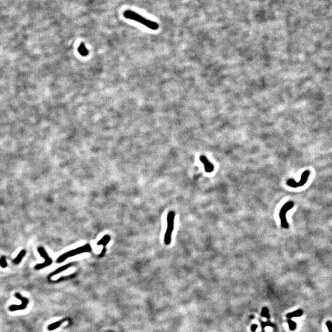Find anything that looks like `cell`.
<instances>
[{
    "instance_id": "cell-1",
    "label": "cell",
    "mask_w": 332,
    "mask_h": 332,
    "mask_svg": "<svg viewBox=\"0 0 332 332\" xmlns=\"http://www.w3.org/2000/svg\"><path fill=\"white\" fill-rule=\"evenodd\" d=\"M124 17L127 19L132 20L134 21H136L137 22H139L141 24H143L144 25L146 26L147 28L153 30H156L159 29V24L155 22L151 21L150 20L147 19L144 17L140 15V14H137V12L130 11V10H127L124 11L123 14Z\"/></svg>"
},
{
    "instance_id": "cell-2",
    "label": "cell",
    "mask_w": 332,
    "mask_h": 332,
    "mask_svg": "<svg viewBox=\"0 0 332 332\" xmlns=\"http://www.w3.org/2000/svg\"><path fill=\"white\" fill-rule=\"evenodd\" d=\"M175 213L174 211H170L168 213L167 216V229H166L164 242L166 246H169L172 241V234L174 229V221H175Z\"/></svg>"
},
{
    "instance_id": "cell-3",
    "label": "cell",
    "mask_w": 332,
    "mask_h": 332,
    "mask_svg": "<svg viewBox=\"0 0 332 332\" xmlns=\"http://www.w3.org/2000/svg\"><path fill=\"white\" fill-rule=\"evenodd\" d=\"M92 250V247L89 244H85L84 246H82L81 247H79L75 249L71 250L67 252H65V253L60 255L57 259V263H62L64 261H65L67 258L69 257H72L73 256H76L83 253L86 252H90Z\"/></svg>"
},
{
    "instance_id": "cell-4",
    "label": "cell",
    "mask_w": 332,
    "mask_h": 332,
    "mask_svg": "<svg viewBox=\"0 0 332 332\" xmlns=\"http://www.w3.org/2000/svg\"><path fill=\"white\" fill-rule=\"evenodd\" d=\"M294 205L295 204L293 201H289L284 204L280 210L279 215L280 220V225L281 227L284 229H288L289 228L286 215L287 212L291 210L294 207Z\"/></svg>"
},
{
    "instance_id": "cell-5",
    "label": "cell",
    "mask_w": 332,
    "mask_h": 332,
    "mask_svg": "<svg viewBox=\"0 0 332 332\" xmlns=\"http://www.w3.org/2000/svg\"><path fill=\"white\" fill-rule=\"evenodd\" d=\"M310 173L311 172L309 170H306L304 172H303V174H301V179L298 182H296L293 178H290V179H289L287 181V184L288 186H289L292 188H298V187L303 186V185H304L306 183V182L307 181V179H308V177H309V176L310 175Z\"/></svg>"
},
{
    "instance_id": "cell-6",
    "label": "cell",
    "mask_w": 332,
    "mask_h": 332,
    "mask_svg": "<svg viewBox=\"0 0 332 332\" xmlns=\"http://www.w3.org/2000/svg\"><path fill=\"white\" fill-rule=\"evenodd\" d=\"M38 251L39 252V253L40 254V255L44 258V259H45V262L42 263H41V264H38L36 265L35 266V269H37V270H39V269H42L45 267H47L49 265H51L52 264V259L49 256L48 254H47V253L46 252V251L44 250V249L42 247H39L38 248Z\"/></svg>"
},
{
    "instance_id": "cell-7",
    "label": "cell",
    "mask_w": 332,
    "mask_h": 332,
    "mask_svg": "<svg viewBox=\"0 0 332 332\" xmlns=\"http://www.w3.org/2000/svg\"><path fill=\"white\" fill-rule=\"evenodd\" d=\"M15 297L21 300L22 301V304H20V305H11V306H9V311H18V310H25L26 309V307L29 304V300L28 299H27L26 298H24L23 297L20 293H17L15 294Z\"/></svg>"
},
{
    "instance_id": "cell-8",
    "label": "cell",
    "mask_w": 332,
    "mask_h": 332,
    "mask_svg": "<svg viewBox=\"0 0 332 332\" xmlns=\"http://www.w3.org/2000/svg\"><path fill=\"white\" fill-rule=\"evenodd\" d=\"M200 161L204 164L205 171L207 173H211L214 170V166L209 162L207 157L204 155H201L200 156Z\"/></svg>"
},
{
    "instance_id": "cell-9",
    "label": "cell",
    "mask_w": 332,
    "mask_h": 332,
    "mask_svg": "<svg viewBox=\"0 0 332 332\" xmlns=\"http://www.w3.org/2000/svg\"><path fill=\"white\" fill-rule=\"evenodd\" d=\"M78 53H80V54L83 57H86L89 54V51L87 49V48L85 46V44L83 42L80 44V45L78 47Z\"/></svg>"
},
{
    "instance_id": "cell-10",
    "label": "cell",
    "mask_w": 332,
    "mask_h": 332,
    "mask_svg": "<svg viewBox=\"0 0 332 332\" xmlns=\"http://www.w3.org/2000/svg\"><path fill=\"white\" fill-rule=\"evenodd\" d=\"M303 311L301 310H298L296 311H295L292 313H290L289 314H287L286 315V317H287L288 319H290L293 317H300L303 315Z\"/></svg>"
},
{
    "instance_id": "cell-11",
    "label": "cell",
    "mask_w": 332,
    "mask_h": 332,
    "mask_svg": "<svg viewBox=\"0 0 332 332\" xmlns=\"http://www.w3.org/2000/svg\"><path fill=\"white\" fill-rule=\"evenodd\" d=\"M110 241V236L109 235L107 234V235H105L103 237V238L97 242V246H100V245L106 246Z\"/></svg>"
},
{
    "instance_id": "cell-12",
    "label": "cell",
    "mask_w": 332,
    "mask_h": 332,
    "mask_svg": "<svg viewBox=\"0 0 332 332\" xmlns=\"http://www.w3.org/2000/svg\"><path fill=\"white\" fill-rule=\"evenodd\" d=\"M25 253H26V252L24 250H22L21 252H20L19 255L17 256V257L14 260V263L19 264L22 261L23 257L25 255Z\"/></svg>"
},
{
    "instance_id": "cell-13",
    "label": "cell",
    "mask_w": 332,
    "mask_h": 332,
    "mask_svg": "<svg viewBox=\"0 0 332 332\" xmlns=\"http://www.w3.org/2000/svg\"><path fill=\"white\" fill-rule=\"evenodd\" d=\"M287 322L289 324V328L290 330L292 331H294L296 330V322H295L294 321L292 320L291 319H288L287 320Z\"/></svg>"
},
{
    "instance_id": "cell-14",
    "label": "cell",
    "mask_w": 332,
    "mask_h": 332,
    "mask_svg": "<svg viewBox=\"0 0 332 332\" xmlns=\"http://www.w3.org/2000/svg\"><path fill=\"white\" fill-rule=\"evenodd\" d=\"M262 316L263 317H265V318H266L268 319H269L270 318V316H269V311H268V309L266 307H264L262 309Z\"/></svg>"
},
{
    "instance_id": "cell-15",
    "label": "cell",
    "mask_w": 332,
    "mask_h": 332,
    "mask_svg": "<svg viewBox=\"0 0 332 332\" xmlns=\"http://www.w3.org/2000/svg\"><path fill=\"white\" fill-rule=\"evenodd\" d=\"M68 266H69V265H65V266H62V267L58 268L57 269H56V270L53 273V274L52 276L56 275V274L60 273V272H62V271H63L66 269L68 268Z\"/></svg>"
},
{
    "instance_id": "cell-16",
    "label": "cell",
    "mask_w": 332,
    "mask_h": 332,
    "mask_svg": "<svg viewBox=\"0 0 332 332\" xmlns=\"http://www.w3.org/2000/svg\"><path fill=\"white\" fill-rule=\"evenodd\" d=\"M0 265H1V266L3 268H5L7 266L6 258L5 257H2L1 259H0Z\"/></svg>"
},
{
    "instance_id": "cell-17",
    "label": "cell",
    "mask_w": 332,
    "mask_h": 332,
    "mask_svg": "<svg viewBox=\"0 0 332 332\" xmlns=\"http://www.w3.org/2000/svg\"><path fill=\"white\" fill-rule=\"evenodd\" d=\"M326 325L327 327L328 331L329 332H332V322L330 320H328L326 322Z\"/></svg>"
},
{
    "instance_id": "cell-18",
    "label": "cell",
    "mask_w": 332,
    "mask_h": 332,
    "mask_svg": "<svg viewBox=\"0 0 332 332\" xmlns=\"http://www.w3.org/2000/svg\"><path fill=\"white\" fill-rule=\"evenodd\" d=\"M261 325H262V328H265L266 326H272L273 324L271 323L269 321H268V322H261Z\"/></svg>"
},
{
    "instance_id": "cell-19",
    "label": "cell",
    "mask_w": 332,
    "mask_h": 332,
    "mask_svg": "<svg viewBox=\"0 0 332 332\" xmlns=\"http://www.w3.org/2000/svg\"><path fill=\"white\" fill-rule=\"evenodd\" d=\"M257 328H258V325H256V324H253L251 327V330H252V331H255L257 329Z\"/></svg>"
}]
</instances>
